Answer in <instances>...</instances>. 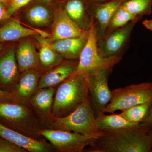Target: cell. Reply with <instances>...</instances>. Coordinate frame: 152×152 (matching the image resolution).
Returning a JSON list of instances; mask_svg holds the SVG:
<instances>
[{
  "label": "cell",
  "instance_id": "603a6c76",
  "mask_svg": "<svg viewBox=\"0 0 152 152\" xmlns=\"http://www.w3.org/2000/svg\"><path fill=\"white\" fill-rule=\"evenodd\" d=\"M152 104V101L139 104L123 110L119 114L127 120L140 124L148 117Z\"/></svg>",
  "mask_w": 152,
  "mask_h": 152
},
{
  "label": "cell",
  "instance_id": "7a4b0ae2",
  "mask_svg": "<svg viewBox=\"0 0 152 152\" xmlns=\"http://www.w3.org/2000/svg\"><path fill=\"white\" fill-rule=\"evenodd\" d=\"M89 96L88 76L83 74H73L56 89L52 109L53 116H66Z\"/></svg>",
  "mask_w": 152,
  "mask_h": 152
},
{
  "label": "cell",
  "instance_id": "5b68a950",
  "mask_svg": "<svg viewBox=\"0 0 152 152\" xmlns=\"http://www.w3.org/2000/svg\"><path fill=\"white\" fill-rule=\"evenodd\" d=\"M152 101V83L132 84L111 91V98L104 113H113L139 104Z\"/></svg>",
  "mask_w": 152,
  "mask_h": 152
},
{
  "label": "cell",
  "instance_id": "f1b7e54d",
  "mask_svg": "<svg viewBox=\"0 0 152 152\" xmlns=\"http://www.w3.org/2000/svg\"><path fill=\"white\" fill-rule=\"evenodd\" d=\"M139 127L142 129L147 132H148L150 129L152 128V104L149 114L145 120L139 124Z\"/></svg>",
  "mask_w": 152,
  "mask_h": 152
},
{
  "label": "cell",
  "instance_id": "7402d4cb",
  "mask_svg": "<svg viewBox=\"0 0 152 152\" xmlns=\"http://www.w3.org/2000/svg\"><path fill=\"white\" fill-rule=\"evenodd\" d=\"M36 38L40 46L38 54L41 67L51 69L62 63L64 58L50 46L46 39L38 35Z\"/></svg>",
  "mask_w": 152,
  "mask_h": 152
},
{
  "label": "cell",
  "instance_id": "1f68e13d",
  "mask_svg": "<svg viewBox=\"0 0 152 152\" xmlns=\"http://www.w3.org/2000/svg\"><path fill=\"white\" fill-rule=\"evenodd\" d=\"M142 24L147 29L152 31V19H146L142 22Z\"/></svg>",
  "mask_w": 152,
  "mask_h": 152
},
{
  "label": "cell",
  "instance_id": "2e32d148",
  "mask_svg": "<svg viewBox=\"0 0 152 152\" xmlns=\"http://www.w3.org/2000/svg\"><path fill=\"white\" fill-rule=\"evenodd\" d=\"M74 60L64 61L58 65L42 75L39 80L38 89L59 86L75 72L78 62Z\"/></svg>",
  "mask_w": 152,
  "mask_h": 152
},
{
  "label": "cell",
  "instance_id": "d6986e66",
  "mask_svg": "<svg viewBox=\"0 0 152 152\" xmlns=\"http://www.w3.org/2000/svg\"><path fill=\"white\" fill-rule=\"evenodd\" d=\"M88 37L58 40L50 43V45L64 58L76 60L79 59L86 43Z\"/></svg>",
  "mask_w": 152,
  "mask_h": 152
},
{
  "label": "cell",
  "instance_id": "7c38bea8",
  "mask_svg": "<svg viewBox=\"0 0 152 152\" xmlns=\"http://www.w3.org/2000/svg\"><path fill=\"white\" fill-rule=\"evenodd\" d=\"M88 33L71 19L64 9L60 8L55 13L52 34L47 40L51 43L58 40L87 37Z\"/></svg>",
  "mask_w": 152,
  "mask_h": 152
},
{
  "label": "cell",
  "instance_id": "4dcf8cb0",
  "mask_svg": "<svg viewBox=\"0 0 152 152\" xmlns=\"http://www.w3.org/2000/svg\"><path fill=\"white\" fill-rule=\"evenodd\" d=\"M7 7L4 3L0 2V22L3 20L7 12Z\"/></svg>",
  "mask_w": 152,
  "mask_h": 152
},
{
  "label": "cell",
  "instance_id": "836d02e7",
  "mask_svg": "<svg viewBox=\"0 0 152 152\" xmlns=\"http://www.w3.org/2000/svg\"><path fill=\"white\" fill-rule=\"evenodd\" d=\"M11 1V0H0V2L4 3V4L7 6V8L8 7L9 5H10Z\"/></svg>",
  "mask_w": 152,
  "mask_h": 152
},
{
  "label": "cell",
  "instance_id": "8fae6325",
  "mask_svg": "<svg viewBox=\"0 0 152 152\" xmlns=\"http://www.w3.org/2000/svg\"><path fill=\"white\" fill-rule=\"evenodd\" d=\"M127 0H110L104 2L91 4V13L93 27L97 40L101 39L107 32L111 19L115 12Z\"/></svg>",
  "mask_w": 152,
  "mask_h": 152
},
{
  "label": "cell",
  "instance_id": "d590c367",
  "mask_svg": "<svg viewBox=\"0 0 152 152\" xmlns=\"http://www.w3.org/2000/svg\"><path fill=\"white\" fill-rule=\"evenodd\" d=\"M148 133L151 136L152 138V128H151V129H150L148 131ZM151 152H152V151Z\"/></svg>",
  "mask_w": 152,
  "mask_h": 152
},
{
  "label": "cell",
  "instance_id": "e575fe53",
  "mask_svg": "<svg viewBox=\"0 0 152 152\" xmlns=\"http://www.w3.org/2000/svg\"><path fill=\"white\" fill-rule=\"evenodd\" d=\"M4 48V45L3 44V43H0V53L3 50Z\"/></svg>",
  "mask_w": 152,
  "mask_h": 152
},
{
  "label": "cell",
  "instance_id": "d4e9b609",
  "mask_svg": "<svg viewBox=\"0 0 152 152\" xmlns=\"http://www.w3.org/2000/svg\"><path fill=\"white\" fill-rule=\"evenodd\" d=\"M122 7L137 18L152 14V0H127Z\"/></svg>",
  "mask_w": 152,
  "mask_h": 152
},
{
  "label": "cell",
  "instance_id": "9c48e42d",
  "mask_svg": "<svg viewBox=\"0 0 152 152\" xmlns=\"http://www.w3.org/2000/svg\"><path fill=\"white\" fill-rule=\"evenodd\" d=\"M40 134L60 152H82L94 139L73 132L43 129Z\"/></svg>",
  "mask_w": 152,
  "mask_h": 152
},
{
  "label": "cell",
  "instance_id": "44dd1931",
  "mask_svg": "<svg viewBox=\"0 0 152 152\" xmlns=\"http://www.w3.org/2000/svg\"><path fill=\"white\" fill-rule=\"evenodd\" d=\"M97 127L102 132L138 127L139 124L131 122L119 114L106 115L104 113L96 117Z\"/></svg>",
  "mask_w": 152,
  "mask_h": 152
},
{
  "label": "cell",
  "instance_id": "4316f807",
  "mask_svg": "<svg viewBox=\"0 0 152 152\" xmlns=\"http://www.w3.org/2000/svg\"><path fill=\"white\" fill-rule=\"evenodd\" d=\"M32 1L33 0H11L10 5L7 8V12L3 19V20L10 19L20 9L27 5Z\"/></svg>",
  "mask_w": 152,
  "mask_h": 152
},
{
  "label": "cell",
  "instance_id": "9a60e30c",
  "mask_svg": "<svg viewBox=\"0 0 152 152\" xmlns=\"http://www.w3.org/2000/svg\"><path fill=\"white\" fill-rule=\"evenodd\" d=\"M0 137L9 140L31 152H50L56 150L53 145L44 140L32 138L7 127L0 123Z\"/></svg>",
  "mask_w": 152,
  "mask_h": 152
},
{
  "label": "cell",
  "instance_id": "5bb4252c",
  "mask_svg": "<svg viewBox=\"0 0 152 152\" xmlns=\"http://www.w3.org/2000/svg\"><path fill=\"white\" fill-rule=\"evenodd\" d=\"M1 52L0 89L11 92L16 84L20 76L16 58V49L12 47L3 51L1 53Z\"/></svg>",
  "mask_w": 152,
  "mask_h": 152
},
{
  "label": "cell",
  "instance_id": "6da1fadb",
  "mask_svg": "<svg viewBox=\"0 0 152 152\" xmlns=\"http://www.w3.org/2000/svg\"><path fill=\"white\" fill-rule=\"evenodd\" d=\"M88 152H151L152 138L139 127L103 132L94 139Z\"/></svg>",
  "mask_w": 152,
  "mask_h": 152
},
{
  "label": "cell",
  "instance_id": "3957f363",
  "mask_svg": "<svg viewBox=\"0 0 152 152\" xmlns=\"http://www.w3.org/2000/svg\"><path fill=\"white\" fill-rule=\"evenodd\" d=\"M0 123L7 127L36 140H44L43 129L31 106L9 102L0 104Z\"/></svg>",
  "mask_w": 152,
  "mask_h": 152
},
{
  "label": "cell",
  "instance_id": "83f0119b",
  "mask_svg": "<svg viewBox=\"0 0 152 152\" xmlns=\"http://www.w3.org/2000/svg\"><path fill=\"white\" fill-rule=\"evenodd\" d=\"M26 150L0 137V152H26Z\"/></svg>",
  "mask_w": 152,
  "mask_h": 152
},
{
  "label": "cell",
  "instance_id": "277c9868",
  "mask_svg": "<svg viewBox=\"0 0 152 152\" xmlns=\"http://www.w3.org/2000/svg\"><path fill=\"white\" fill-rule=\"evenodd\" d=\"M50 129L79 133L93 139L97 138L103 134L97 127L89 96L66 116L54 118Z\"/></svg>",
  "mask_w": 152,
  "mask_h": 152
},
{
  "label": "cell",
  "instance_id": "8d00e7d4",
  "mask_svg": "<svg viewBox=\"0 0 152 152\" xmlns=\"http://www.w3.org/2000/svg\"><path fill=\"white\" fill-rule=\"evenodd\" d=\"M51 0H45V1L46 2H49Z\"/></svg>",
  "mask_w": 152,
  "mask_h": 152
},
{
  "label": "cell",
  "instance_id": "30bf717a",
  "mask_svg": "<svg viewBox=\"0 0 152 152\" xmlns=\"http://www.w3.org/2000/svg\"><path fill=\"white\" fill-rule=\"evenodd\" d=\"M56 89L55 87L38 89L30 99V106L43 129H50L53 121L52 109Z\"/></svg>",
  "mask_w": 152,
  "mask_h": 152
},
{
  "label": "cell",
  "instance_id": "52a82bcc",
  "mask_svg": "<svg viewBox=\"0 0 152 152\" xmlns=\"http://www.w3.org/2000/svg\"><path fill=\"white\" fill-rule=\"evenodd\" d=\"M140 20L132 21L123 27L108 32L97 40V47L102 58H122L130 41L134 28Z\"/></svg>",
  "mask_w": 152,
  "mask_h": 152
},
{
  "label": "cell",
  "instance_id": "484cf974",
  "mask_svg": "<svg viewBox=\"0 0 152 152\" xmlns=\"http://www.w3.org/2000/svg\"><path fill=\"white\" fill-rule=\"evenodd\" d=\"M121 5L115 12L111 19L106 33L113 30L123 27L134 20H141V19L137 18L130 13Z\"/></svg>",
  "mask_w": 152,
  "mask_h": 152
},
{
  "label": "cell",
  "instance_id": "8992f818",
  "mask_svg": "<svg viewBox=\"0 0 152 152\" xmlns=\"http://www.w3.org/2000/svg\"><path fill=\"white\" fill-rule=\"evenodd\" d=\"M96 33L93 26L89 31L86 43L79 58L77 69L74 74L88 75L94 71L109 68L113 69L122 58H103L99 54Z\"/></svg>",
  "mask_w": 152,
  "mask_h": 152
},
{
  "label": "cell",
  "instance_id": "ba28073f",
  "mask_svg": "<svg viewBox=\"0 0 152 152\" xmlns=\"http://www.w3.org/2000/svg\"><path fill=\"white\" fill-rule=\"evenodd\" d=\"M113 69L105 68L87 75L90 104L95 118L104 113L111 98L109 88V77Z\"/></svg>",
  "mask_w": 152,
  "mask_h": 152
},
{
  "label": "cell",
  "instance_id": "cb8c5ba5",
  "mask_svg": "<svg viewBox=\"0 0 152 152\" xmlns=\"http://www.w3.org/2000/svg\"><path fill=\"white\" fill-rule=\"evenodd\" d=\"M29 23L37 26H45L50 23L51 15L48 9L41 5H37L29 9L26 14Z\"/></svg>",
  "mask_w": 152,
  "mask_h": 152
},
{
  "label": "cell",
  "instance_id": "e0dca14e",
  "mask_svg": "<svg viewBox=\"0 0 152 152\" xmlns=\"http://www.w3.org/2000/svg\"><path fill=\"white\" fill-rule=\"evenodd\" d=\"M91 4L88 0H68L64 8L71 19L87 32H89L93 26Z\"/></svg>",
  "mask_w": 152,
  "mask_h": 152
},
{
  "label": "cell",
  "instance_id": "f546056e",
  "mask_svg": "<svg viewBox=\"0 0 152 152\" xmlns=\"http://www.w3.org/2000/svg\"><path fill=\"white\" fill-rule=\"evenodd\" d=\"M12 102V93L0 89V104Z\"/></svg>",
  "mask_w": 152,
  "mask_h": 152
},
{
  "label": "cell",
  "instance_id": "ffe728a7",
  "mask_svg": "<svg viewBox=\"0 0 152 152\" xmlns=\"http://www.w3.org/2000/svg\"><path fill=\"white\" fill-rule=\"evenodd\" d=\"M39 33L37 30L26 27L16 20L11 19L0 27V43L14 42L29 36L38 35Z\"/></svg>",
  "mask_w": 152,
  "mask_h": 152
},
{
  "label": "cell",
  "instance_id": "d6a6232c",
  "mask_svg": "<svg viewBox=\"0 0 152 152\" xmlns=\"http://www.w3.org/2000/svg\"><path fill=\"white\" fill-rule=\"evenodd\" d=\"M88 1L91 4H97V3L104 2L110 0H88Z\"/></svg>",
  "mask_w": 152,
  "mask_h": 152
},
{
  "label": "cell",
  "instance_id": "ac0fdd59",
  "mask_svg": "<svg viewBox=\"0 0 152 152\" xmlns=\"http://www.w3.org/2000/svg\"><path fill=\"white\" fill-rule=\"evenodd\" d=\"M16 58L20 73L28 70H39L41 68L39 54L31 41H23L16 50Z\"/></svg>",
  "mask_w": 152,
  "mask_h": 152
},
{
  "label": "cell",
  "instance_id": "4fadbf2b",
  "mask_svg": "<svg viewBox=\"0 0 152 152\" xmlns=\"http://www.w3.org/2000/svg\"><path fill=\"white\" fill-rule=\"evenodd\" d=\"M41 75L39 70L35 69L21 73L16 84L11 92L12 95V102L30 106V99L38 90Z\"/></svg>",
  "mask_w": 152,
  "mask_h": 152
}]
</instances>
